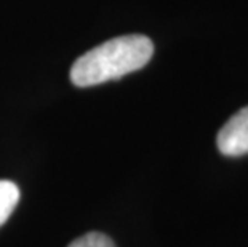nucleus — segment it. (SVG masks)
<instances>
[{"instance_id": "obj_1", "label": "nucleus", "mask_w": 248, "mask_h": 247, "mask_svg": "<svg viewBox=\"0 0 248 247\" xmlns=\"http://www.w3.org/2000/svg\"><path fill=\"white\" fill-rule=\"evenodd\" d=\"M154 53V44L140 34L120 35L88 50L71 67V82L92 87L115 81L144 67Z\"/></svg>"}, {"instance_id": "obj_2", "label": "nucleus", "mask_w": 248, "mask_h": 247, "mask_svg": "<svg viewBox=\"0 0 248 247\" xmlns=\"http://www.w3.org/2000/svg\"><path fill=\"white\" fill-rule=\"evenodd\" d=\"M216 145L224 156L237 157L248 154V106L235 113L223 125Z\"/></svg>"}, {"instance_id": "obj_3", "label": "nucleus", "mask_w": 248, "mask_h": 247, "mask_svg": "<svg viewBox=\"0 0 248 247\" xmlns=\"http://www.w3.org/2000/svg\"><path fill=\"white\" fill-rule=\"evenodd\" d=\"M19 202V188L10 180H0V227L7 222Z\"/></svg>"}, {"instance_id": "obj_4", "label": "nucleus", "mask_w": 248, "mask_h": 247, "mask_svg": "<svg viewBox=\"0 0 248 247\" xmlns=\"http://www.w3.org/2000/svg\"><path fill=\"white\" fill-rule=\"evenodd\" d=\"M67 247H115V244L109 236L98 233V231H92V233H87L72 241Z\"/></svg>"}]
</instances>
